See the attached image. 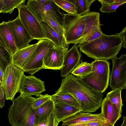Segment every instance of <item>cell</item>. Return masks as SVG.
I'll list each match as a JSON object with an SVG mask.
<instances>
[{
    "label": "cell",
    "instance_id": "cell-31",
    "mask_svg": "<svg viewBox=\"0 0 126 126\" xmlns=\"http://www.w3.org/2000/svg\"><path fill=\"white\" fill-rule=\"evenodd\" d=\"M12 55L5 47L0 48V61L8 66L12 63Z\"/></svg>",
    "mask_w": 126,
    "mask_h": 126
},
{
    "label": "cell",
    "instance_id": "cell-24",
    "mask_svg": "<svg viewBox=\"0 0 126 126\" xmlns=\"http://www.w3.org/2000/svg\"><path fill=\"white\" fill-rule=\"evenodd\" d=\"M92 72L91 63L81 62L72 72L73 75L81 78L85 77Z\"/></svg>",
    "mask_w": 126,
    "mask_h": 126
},
{
    "label": "cell",
    "instance_id": "cell-3",
    "mask_svg": "<svg viewBox=\"0 0 126 126\" xmlns=\"http://www.w3.org/2000/svg\"><path fill=\"white\" fill-rule=\"evenodd\" d=\"M31 96L20 94L12 101L13 104L9 109V121L12 126H35L36 109L32 105L36 99Z\"/></svg>",
    "mask_w": 126,
    "mask_h": 126
},
{
    "label": "cell",
    "instance_id": "cell-17",
    "mask_svg": "<svg viewBox=\"0 0 126 126\" xmlns=\"http://www.w3.org/2000/svg\"><path fill=\"white\" fill-rule=\"evenodd\" d=\"M89 121L104 122L106 121L101 113L92 114L79 112L67 118L62 122V126H69Z\"/></svg>",
    "mask_w": 126,
    "mask_h": 126
},
{
    "label": "cell",
    "instance_id": "cell-6",
    "mask_svg": "<svg viewBox=\"0 0 126 126\" xmlns=\"http://www.w3.org/2000/svg\"><path fill=\"white\" fill-rule=\"evenodd\" d=\"M26 6L40 23L42 21V16L46 14L63 28L64 13L61 12L60 8L53 0H46L44 3L40 4L36 0H29Z\"/></svg>",
    "mask_w": 126,
    "mask_h": 126
},
{
    "label": "cell",
    "instance_id": "cell-18",
    "mask_svg": "<svg viewBox=\"0 0 126 126\" xmlns=\"http://www.w3.org/2000/svg\"><path fill=\"white\" fill-rule=\"evenodd\" d=\"M38 43L30 45L28 47L18 50L12 55V62L22 69L35 53Z\"/></svg>",
    "mask_w": 126,
    "mask_h": 126
},
{
    "label": "cell",
    "instance_id": "cell-30",
    "mask_svg": "<svg viewBox=\"0 0 126 126\" xmlns=\"http://www.w3.org/2000/svg\"><path fill=\"white\" fill-rule=\"evenodd\" d=\"M102 4L100 10L102 13H107L108 14L111 12H116V9L119 6L126 2L108 3L104 2L102 0H98Z\"/></svg>",
    "mask_w": 126,
    "mask_h": 126
},
{
    "label": "cell",
    "instance_id": "cell-1",
    "mask_svg": "<svg viewBox=\"0 0 126 126\" xmlns=\"http://www.w3.org/2000/svg\"><path fill=\"white\" fill-rule=\"evenodd\" d=\"M58 94H68L79 103L81 111L95 112L101 107L103 95L72 74L62 79L61 86L55 91Z\"/></svg>",
    "mask_w": 126,
    "mask_h": 126
},
{
    "label": "cell",
    "instance_id": "cell-43",
    "mask_svg": "<svg viewBox=\"0 0 126 126\" xmlns=\"http://www.w3.org/2000/svg\"><path fill=\"white\" fill-rule=\"evenodd\" d=\"M114 125H106V126L103 125V126H114Z\"/></svg>",
    "mask_w": 126,
    "mask_h": 126
},
{
    "label": "cell",
    "instance_id": "cell-8",
    "mask_svg": "<svg viewBox=\"0 0 126 126\" xmlns=\"http://www.w3.org/2000/svg\"><path fill=\"white\" fill-rule=\"evenodd\" d=\"M19 18L30 35L39 41L47 39L40 23L24 4L17 8Z\"/></svg>",
    "mask_w": 126,
    "mask_h": 126
},
{
    "label": "cell",
    "instance_id": "cell-25",
    "mask_svg": "<svg viewBox=\"0 0 126 126\" xmlns=\"http://www.w3.org/2000/svg\"><path fill=\"white\" fill-rule=\"evenodd\" d=\"M60 8L68 14H77V9L74 3V0H53Z\"/></svg>",
    "mask_w": 126,
    "mask_h": 126
},
{
    "label": "cell",
    "instance_id": "cell-26",
    "mask_svg": "<svg viewBox=\"0 0 126 126\" xmlns=\"http://www.w3.org/2000/svg\"><path fill=\"white\" fill-rule=\"evenodd\" d=\"M3 7L0 13H9L11 14L15 8H17L21 4H24L25 0H3Z\"/></svg>",
    "mask_w": 126,
    "mask_h": 126
},
{
    "label": "cell",
    "instance_id": "cell-5",
    "mask_svg": "<svg viewBox=\"0 0 126 126\" xmlns=\"http://www.w3.org/2000/svg\"><path fill=\"white\" fill-rule=\"evenodd\" d=\"M63 37L66 44L76 45L81 39L85 29L83 15L64 14Z\"/></svg>",
    "mask_w": 126,
    "mask_h": 126
},
{
    "label": "cell",
    "instance_id": "cell-10",
    "mask_svg": "<svg viewBox=\"0 0 126 126\" xmlns=\"http://www.w3.org/2000/svg\"><path fill=\"white\" fill-rule=\"evenodd\" d=\"M38 42L35 53L22 69L24 72L32 75L44 69L43 58L48 49L54 45L48 39H42Z\"/></svg>",
    "mask_w": 126,
    "mask_h": 126
},
{
    "label": "cell",
    "instance_id": "cell-41",
    "mask_svg": "<svg viewBox=\"0 0 126 126\" xmlns=\"http://www.w3.org/2000/svg\"><path fill=\"white\" fill-rule=\"evenodd\" d=\"M120 126H126V116H123V121L122 124Z\"/></svg>",
    "mask_w": 126,
    "mask_h": 126
},
{
    "label": "cell",
    "instance_id": "cell-27",
    "mask_svg": "<svg viewBox=\"0 0 126 126\" xmlns=\"http://www.w3.org/2000/svg\"><path fill=\"white\" fill-rule=\"evenodd\" d=\"M121 91L115 89L108 93L105 97L112 103L115 104L120 110H122V108L123 104L121 96Z\"/></svg>",
    "mask_w": 126,
    "mask_h": 126
},
{
    "label": "cell",
    "instance_id": "cell-33",
    "mask_svg": "<svg viewBox=\"0 0 126 126\" xmlns=\"http://www.w3.org/2000/svg\"><path fill=\"white\" fill-rule=\"evenodd\" d=\"M106 123V122H104L89 121L77 124L70 126H103Z\"/></svg>",
    "mask_w": 126,
    "mask_h": 126
},
{
    "label": "cell",
    "instance_id": "cell-19",
    "mask_svg": "<svg viewBox=\"0 0 126 126\" xmlns=\"http://www.w3.org/2000/svg\"><path fill=\"white\" fill-rule=\"evenodd\" d=\"M0 35L7 49L12 55L14 54L17 49L12 33L6 22L5 21L0 23Z\"/></svg>",
    "mask_w": 126,
    "mask_h": 126
},
{
    "label": "cell",
    "instance_id": "cell-2",
    "mask_svg": "<svg viewBox=\"0 0 126 126\" xmlns=\"http://www.w3.org/2000/svg\"><path fill=\"white\" fill-rule=\"evenodd\" d=\"M123 41L118 33L111 35L104 33L92 42L78 44L77 47L88 57L95 60L112 59L119 52Z\"/></svg>",
    "mask_w": 126,
    "mask_h": 126
},
{
    "label": "cell",
    "instance_id": "cell-11",
    "mask_svg": "<svg viewBox=\"0 0 126 126\" xmlns=\"http://www.w3.org/2000/svg\"><path fill=\"white\" fill-rule=\"evenodd\" d=\"M68 47V45L57 47L54 45L50 48L43 58L44 69L61 70L63 66L65 55Z\"/></svg>",
    "mask_w": 126,
    "mask_h": 126
},
{
    "label": "cell",
    "instance_id": "cell-35",
    "mask_svg": "<svg viewBox=\"0 0 126 126\" xmlns=\"http://www.w3.org/2000/svg\"><path fill=\"white\" fill-rule=\"evenodd\" d=\"M6 96L3 83L0 85V108H2L4 106Z\"/></svg>",
    "mask_w": 126,
    "mask_h": 126
},
{
    "label": "cell",
    "instance_id": "cell-28",
    "mask_svg": "<svg viewBox=\"0 0 126 126\" xmlns=\"http://www.w3.org/2000/svg\"><path fill=\"white\" fill-rule=\"evenodd\" d=\"M95 0H74L77 9V14L82 15L89 12L91 4Z\"/></svg>",
    "mask_w": 126,
    "mask_h": 126
},
{
    "label": "cell",
    "instance_id": "cell-39",
    "mask_svg": "<svg viewBox=\"0 0 126 126\" xmlns=\"http://www.w3.org/2000/svg\"><path fill=\"white\" fill-rule=\"evenodd\" d=\"M50 116L46 120L40 123L36 126H47L49 121Z\"/></svg>",
    "mask_w": 126,
    "mask_h": 126
},
{
    "label": "cell",
    "instance_id": "cell-37",
    "mask_svg": "<svg viewBox=\"0 0 126 126\" xmlns=\"http://www.w3.org/2000/svg\"><path fill=\"white\" fill-rule=\"evenodd\" d=\"M126 27L125 26L121 32L118 33L121 36L123 39V47L126 48Z\"/></svg>",
    "mask_w": 126,
    "mask_h": 126
},
{
    "label": "cell",
    "instance_id": "cell-20",
    "mask_svg": "<svg viewBox=\"0 0 126 126\" xmlns=\"http://www.w3.org/2000/svg\"><path fill=\"white\" fill-rule=\"evenodd\" d=\"M53 112L59 122L77 112L81 110L72 105L61 103L54 104Z\"/></svg>",
    "mask_w": 126,
    "mask_h": 126
},
{
    "label": "cell",
    "instance_id": "cell-44",
    "mask_svg": "<svg viewBox=\"0 0 126 126\" xmlns=\"http://www.w3.org/2000/svg\"></svg>",
    "mask_w": 126,
    "mask_h": 126
},
{
    "label": "cell",
    "instance_id": "cell-4",
    "mask_svg": "<svg viewBox=\"0 0 126 126\" xmlns=\"http://www.w3.org/2000/svg\"><path fill=\"white\" fill-rule=\"evenodd\" d=\"M91 63L92 72L80 78L89 86L102 93L109 85L110 63L107 60H95Z\"/></svg>",
    "mask_w": 126,
    "mask_h": 126
},
{
    "label": "cell",
    "instance_id": "cell-32",
    "mask_svg": "<svg viewBox=\"0 0 126 126\" xmlns=\"http://www.w3.org/2000/svg\"><path fill=\"white\" fill-rule=\"evenodd\" d=\"M51 95L48 94H41L40 97L36 99L33 102L32 106L34 109H36L46 101L51 99Z\"/></svg>",
    "mask_w": 126,
    "mask_h": 126
},
{
    "label": "cell",
    "instance_id": "cell-40",
    "mask_svg": "<svg viewBox=\"0 0 126 126\" xmlns=\"http://www.w3.org/2000/svg\"><path fill=\"white\" fill-rule=\"evenodd\" d=\"M3 47H5L6 48L3 41L0 35V48Z\"/></svg>",
    "mask_w": 126,
    "mask_h": 126
},
{
    "label": "cell",
    "instance_id": "cell-22",
    "mask_svg": "<svg viewBox=\"0 0 126 126\" xmlns=\"http://www.w3.org/2000/svg\"><path fill=\"white\" fill-rule=\"evenodd\" d=\"M54 108L53 103L50 99L36 109L35 116V126L47 119L53 112Z\"/></svg>",
    "mask_w": 126,
    "mask_h": 126
},
{
    "label": "cell",
    "instance_id": "cell-15",
    "mask_svg": "<svg viewBox=\"0 0 126 126\" xmlns=\"http://www.w3.org/2000/svg\"><path fill=\"white\" fill-rule=\"evenodd\" d=\"M101 107L100 113L106 121L104 125H114L121 117L122 110H119L106 97L102 100Z\"/></svg>",
    "mask_w": 126,
    "mask_h": 126
},
{
    "label": "cell",
    "instance_id": "cell-12",
    "mask_svg": "<svg viewBox=\"0 0 126 126\" xmlns=\"http://www.w3.org/2000/svg\"><path fill=\"white\" fill-rule=\"evenodd\" d=\"M6 23L12 33L17 50L30 45L29 43L34 39L22 23L18 15L15 19Z\"/></svg>",
    "mask_w": 126,
    "mask_h": 126
},
{
    "label": "cell",
    "instance_id": "cell-21",
    "mask_svg": "<svg viewBox=\"0 0 126 126\" xmlns=\"http://www.w3.org/2000/svg\"><path fill=\"white\" fill-rule=\"evenodd\" d=\"M47 39L50 40L57 47H64L68 45L66 44L64 38L55 31L44 21L40 22Z\"/></svg>",
    "mask_w": 126,
    "mask_h": 126
},
{
    "label": "cell",
    "instance_id": "cell-36",
    "mask_svg": "<svg viewBox=\"0 0 126 126\" xmlns=\"http://www.w3.org/2000/svg\"><path fill=\"white\" fill-rule=\"evenodd\" d=\"M59 122L53 112L50 115L47 126H58Z\"/></svg>",
    "mask_w": 126,
    "mask_h": 126
},
{
    "label": "cell",
    "instance_id": "cell-38",
    "mask_svg": "<svg viewBox=\"0 0 126 126\" xmlns=\"http://www.w3.org/2000/svg\"><path fill=\"white\" fill-rule=\"evenodd\" d=\"M0 63H2L7 68L8 66H7L2 63L0 61ZM4 72H5L3 71L0 65V85L2 84V83H3V78Z\"/></svg>",
    "mask_w": 126,
    "mask_h": 126
},
{
    "label": "cell",
    "instance_id": "cell-29",
    "mask_svg": "<svg viewBox=\"0 0 126 126\" xmlns=\"http://www.w3.org/2000/svg\"><path fill=\"white\" fill-rule=\"evenodd\" d=\"M42 21L46 23L55 31L63 36V28L50 16L44 14L42 16Z\"/></svg>",
    "mask_w": 126,
    "mask_h": 126
},
{
    "label": "cell",
    "instance_id": "cell-7",
    "mask_svg": "<svg viewBox=\"0 0 126 126\" xmlns=\"http://www.w3.org/2000/svg\"><path fill=\"white\" fill-rule=\"evenodd\" d=\"M24 71L12 62L5 71L3 83L6 99L11 101L16 94L19 92L22 77Z\"/></svg>",
    "mask_w": 126,
    "mask_h": 126
},
{
    "label": "cell",
    "instance_id": "cell-42",
    "mask_svg": "<svg viewBox=\"0 0 126 126\" xmlns=\"http://www.w3.org/2000/svg\"><path fill=\"white\" fill-rule=\"evenodd\" d=\"M3 0H0V13L1 12L3 7Z\"/></svg>",
    "mask_w": 126,
    "mask_h": 126
},
{
    "label": "cell",
    "instance_id": "cell-13",
    "mask_svg": "<svg viewBox=\"0 0 126 126\" xmlns=\"http://www.w3.org/2000/svg\"><path fill=\"white\" fill-rule=\"evenodd\" d=\"M46 91L44 81L32 75L26 76L23 75L19 91L20 94L40 97L41 94Z\"/></svg>",
    "mask_w": 126,
    "mask_h": 126
},
{
    "label": "cell",
    "instance_id": "cell-16",
    "mask_svg": "<svg viewBox=\"0 0 126 126\" xmlns=\"http://www.w3.org/2000/svg\"><path fill=\"white\" fill-rule=\"evenodd\" d=\"M83 15L85 20L84 31L82 37L78 44L90 36L100 28L101 25L99 20L100 14L99 13L89 12Z\"/></svg>",
    "mask_w": 126,
    "mask_h": 126
},
{
    "label": "cell",
    "instance_id": "cell-34",
    "mask_svg": "<svg viewBox=\"0 0 126 126\" xmlns=\"http://www.w3.org/2000/svg\"><path fill=\"white\" fill-rule=\"evenodd\" d=\"M103 34L101 28H99L90 36L79 43L92 42L101 37Z\"/></svg>",
    "mask_w": 126,
    "mask_h": 126
},
{
    "label": "cell",
    "instance_id": "cell-23",
    "mask_svg": "<svg viewBox=\"0 0 126 126\" xmlns=\"http://www.w3.org/2000/svg\"><path fill=\"white\" fill-rule=\"evenodd\" d=\"M50 99L54 104L61 103L67 104L80 109L79 103L74 97L70 94L55 93L51 95Z\"/></svg>",
    "mask_w": 126,
    "mask_h": 126
},
{
    "label": "cell",
    "instance_id": "cell-14",
    "mask_svg": "<svg viewBox=\"0 0 126 126\" xmlns=\"http://www.w3.org/2000/svg\"><path fill=\"white\" fill-rule=\"evenodd\" d=\"M81 54L76 45H74L66 52L63 66L60 70L61 76L63 78L67 77L80 63Z\"/></svg>",
    "mask_w": 126,
    "mask_h": 126
},
{
    "label": "cell",
    "instance_id": "cell-9",
    "mask_svg": "<svg viewBox=\"0 0 126 126\" xmlns=\"http://www.w3.org/2000/svg\"><path fill=\"white\" fill-rule=\"evenodd\" d=\"M111 60L112 67L110 75V87L112 90L126 89V55L122 54L119 58L116 56Z\"/></svg>",
    "mask_w": 126,
    "mask_h": 126
}]
</instances>
